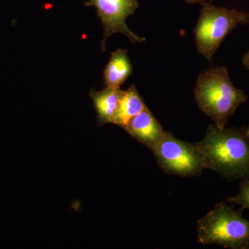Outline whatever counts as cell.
I'll return each instance as SVG.
<instances>
[{"label":"cell","mask_w":249,"mask_h":249,"mask_svg":"<svg viewBox=\"0 0 249 249\" xmlns=\"http://www.w3.org/2000/svg\"><path fill=\"white\" fill-rule=\"evenodd\" d=\"M123 129L151 150L165 132L161 124L147 107L132 118Z\"/></svg>","instance_id":"52a82bcc"},{"label":"cell","mask_w":249,"mask_h":249,"mask_svg":"<svg viewBox=\"0 0 249 249\" xmlns=\"http://www.w3.org/2000/svg\"><path fill=\"white\" fill-rule=\"evenodd\" d=\"M132 71L127 51L118 49L111 53L110 60L103 71L105 84L109 88H120Z\"/></svg>","instance_id":"9c48e42d"},{"label":"cell","mask_w":249,"mask_h":249,"mask_svg":"<svg viewBox=\"0 0 249 249\" xmlns=\"http://www.w3.org/2000/svg\"><path fill=\"white\" fill-rule=\"evenodd\" d=\"M194 94L198 107L219 129L225 128L231 116L247 101L246 93L232 84L225 67L201 72Z\"/></svg>","instance_id":"7a4b0ae2"},{"label":"cell","mask_w":249,"mask_h":249,"mask_svg":"<svg viewBox=\"0 0 249 249\" xmlns=\"http://www.w3.org/2000/svg\"><path fill=\"white\" fill-rule=\"evenodd\" d=\"M123 90L120 88H109L97 91L91 90L89 97L93 101V106L97 114L98 124H111L119 107Z\"/></svg>","instance_id":"ba28073f"},{"label":"cell","mask_w":249,"mask_h":249,"mask_svg":"<svg viewBox=\"0 0 249 249\" xmlns=\"http://www.w3.org/2000/svg\"><path fill=\"white\" fill-rule=\"evenodd\" d=\"M146 107L135 85H132L125 91L123 90L119 107L111 124L123 128L132 118Z\"/></svg>","instance_id":"30bf717a"},{"label":"cell","mask_w":249,"mask_h":249,"mask_svg":"<svg viewBox=\"0 0 249 249\" xmlns=\"http://www.w3.org/2000/svg\"><path fill=\"white\" fill-rule=\"evenodd\" d=\"M85 7L96 9V14L104 28L103 38L101 44V52H106V41L108 37L121 33L132 43H141L146 39L134 34L126 24V19L135 13L139 7L138 0H88L83 1Z\"/></svg>","instance_id":"8992f818"},{"label":"cell","mask_w":249,"mask_h":249,"mask_svg":"<svg viewBox=\"0 0 249 249\" xmlns=\"http://www.w3.org/2000/svg\"><path fill=\"white\" fill-rule=\"evenodd\" d=\"M245 133L246 135H247V137H248L249 139V124L248 127H247V128L245 129Z\"/></svg>","instance_id":"5bb4252c"},{"label":"cell","mask_w":249,"mask_h":249,"mask_svg":"<svg viewBox=\"0 0 249 249\" xmlns=\"http://www.w3.org/2000/svg\"><path fill=\"white\" fill-rule=\"evenodd\" d=\"M195 144L204 159L205 169L227 180L249 178V139L245 129H219L211 124L204 139Z\"/></svg>","instance_id":"6da1fadb"},{"label":"cell","mask_w":249,"mask_h":249,"mask_svg":"<svg viewBox=\"0 0 249 249\" xmlns=\"http://www.w3.org/2000/svg\"><path fill=\"white\" fill-rule=\"evenodd\" d=\"M152 151L159 166L170 175L190 178L205 169L204 159L196 144L179 140L166 131Z\"/></svg>","instance_id":"5b68a950"},{"label":"cell","mask_w":249,"mask_h":249,"mask_svg":"<svg viewBox=\"0 0 249 249\" xmlns=\"http://www.w3.org/2000/svg\"><path fill=\"white\" fill-rule=\"evenodd\" d=\"M187 3L189 4H204L206 2H211V0H185Z\"/></svg>","instance_id":"4fadbf2b"},{"label":"cell","mask_w":249,"mask_h":249,"mask_svg":"<svg viewBox=\"0 0 249 249\" xmlns=\"http://www.w3.org/2000/svg\"><path fill=\"white\" fill-rule=\"evenodd\" d=\"M242 180L243 181L240 183L238 194L235 196L229 198L228 201L240 204L243 209H249V177Z\"/></svg>","instance_id":"8fae6325"},{"label":"cell","mask_w":249,"mask_h":249,"mask_svg":"<svg viewBox=\"0 0 249 249\" xmlns=\"http://www.w3.org/2000/svg\"><path fill=\"white\" fill-rule=\"evenodd\" d=\"M242 62L245 68L249 71V50L242 57Z\"/></svg>","instance_id":"7c38bea8"},{"label":"cell","mask_w":249,"mask_h":249,"mask_svg":"<svg viewBox=\"0 0 249 249\" xmlns=\"http://www.w3.org/2000/svg\"><path fill=\"white\" fill-rule=\"evenodd\" d=\"M249 24V14L235 9L219 7L211 2L202 5L195 38L199 53L212 60L225 37L238 25Z\"/></svg>","instance_id":"277c9868"},{"label":"cell","mask_w":249,"mask_h":249,"mask_svg":"<svg viewBox=\"0 0 249 249\" xmlns=\"http://www.w3.org/2000/svg\"><path fill=\"white\" fill-rule=\"evenodd\" d=\"M198 241L232 249H249V221L240 211L219 203L196 224Z\"/></svg>","instance_id":"3957f363"}]
</instances>
